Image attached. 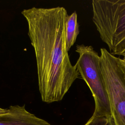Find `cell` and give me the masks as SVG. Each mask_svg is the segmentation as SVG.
<instances>
[{
	"label": "cell",
	"mask_w": 125,
	"mask_h": 125,
	"mask_svg": "<svg viewBox=\"0 0 125 125\" xmlns=\"http://www.w3.org/2000/svg\"><path fill=\"white\" fill-rule=\"evenodd\" d=\"M28 35L36 57L39 89L42 101H61L79 73L70 62L65 38L67 12L63 7L23 9Z\"/></svg>",
	"instance_id": "1"
},
{
	"label": "cell",
	"mask_w": 125,
	"mask_h": 125,
	"mask_svg": "<svg viewBox=\"0 0 125 125\" xmlns=\"http://www.w3.org/2000/svg\"><path fill=\"white\" fill-rule=\"evenodd\" d=\"M92 21L113 55L125 54V0H93Z\"/></svg>",
	"instance_id": "2"
},
{
	"label": "cell",
	"mask_w": 125,
	"mask_h": 125,
	"mask_svg": "<svg viewBox=\"0 0 125 125\" xmlns=\"http://www.w3.org/2000/svg\"><path fill=\"white\" fill-rule=\"evenodd\" d=\"M79 54L75 64L79 74L89 87L95 101L93 116L109 118L111 111L100 67V56L92 46L77 45Z\"/></svg>",
	"instance_id": "3"
},
{
	"label": "cell",
	"mask_w": 125,
	"mask_h": 125,
	"mask_svg": "<svg viewBox=\"0 0 125 125\" xmlns=\"http://www.w3.org/2000/svg\"><path fill=\"white\" fill-rule=\"evenodd\" d=\"M100 67L115 125H125V67L121 59L101 48Z\"/></svg>",
	"instance_id": "4"
},
{
	"label": "cell",
	"mask_w": 125,
	"mask_h": 125,
	"mask_svg": "<svg viewBox=\"0 0 125 125\" xmlns=\"http://www.w3.org/2000/svg\"><path fill=\"white\" fill-rule=\"evenodd\" d=\"M7 111L0 114V125H51L27 111L25 105H11Z\"/></svg>",
	"instance_id": "5"
},
{
	"label": "cell",
	"mask_w": 125,
	"mask_h": 125,
	"mask_svg": "<svg viewBox=\"0 0 125 125\" xmlns=\"http://www.w3.org/2000/svg\"><path fill=\"white\" fill-rule=\"evenodd\" d=\"M65 32L66 47L69 51L75 42L79 33L77 14L76 11L73 12L71 15H68L65 21Z\"/></svg>",
	"instance_id": "6"
},
{
	"label": "cell",
	"mask_w": 125,
	"mask_h": 125,
	"mask_svg": "<svg viewBox=\"0 0 125 125\" xmlns=\"http://www.w3.org/2000/svg\"><path fill=\"white\" fill-rule=\"evenodd\" d=\"M107 119L106 118L96 117L92 116L84 125H104Z\"/></svg>",
	"instance_id": "7"
},
{
	"label": "cell",
	"mask_w": 125,
	"mask_h": 125,
	"mask_svg": "<svg viewBox=\"0 0 125 125\" xmlns=\"http://www.w3.org/2000/svg\"><path fill=\"white\" fill-rule=\"evenodd\" d=\"M104 125H115L114 122L112 119V117L107 118Z\"/></svg>",
	"instance_id": "8"
},
{
	"label": "cell",
	"mask_w": 125,
	"mask_h": 125,
	"mask_svg": "<svg viewBox=\"0 0 125 125\" xmlns=\"http://www.w3.org/2000/svg\"><path fill=\"white\" fill-rule=\"evenodd\" d=\"M7 110H8L7 108L4 109V108H2L0 107V114H3V113H6L7 111Z\"/></svg>",
	"instance_id": "9"
},
{
	"label": "cell",
	"mask_w": 125,
	"mask_h": 125,
	"mask_svg": "<svg viewBox=\"0 0 125 125\" xmlns=\"http://www.w3.org/2000/svg\"><path fill=\"white\" fill-rule=\"evenodd\" d=\"M122 62L124 64H125V54L123 56V58L121 59Z\"/></svg>",
	"instance_id": "10"
},
{
	"label": "cell",
	"mask_w": 125,
	"mask_h": 125,
	"mask_svg": "<svg viewBox=\"0 0 125 125\" xmlns=\"http://www.w3.org/2000/svg\"><path fill=\"white\" fill-rule=\"evenodd\" d=\"M124 66H125V64H124Z\"/></svg>",
	"instance_id": "11"
}]
</instances>
